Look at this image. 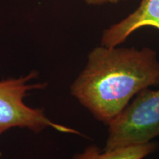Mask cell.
<instances>
[{"instance_id":"8992f818","label":"cell","mask_w":159,"mask_h":159,"mask_svg":"<svg viewBox=\"0 0 159 159\" xmlns=\"http://www.w3.org/2000/svg\"><path fill=\"white\" fill-rule=\"evenodd\" d=\"M84 1L89 5H104L107 3L111 4H116L120 2L123 1H128V0H84Z\"/></svg>"},{"instance_id":"7a4b0ae2","label":"cell","mask_w":159,"mask_h":159,"mask_svg":"<svg viewBox=\"0 0 159 159\" xmlns=\"http://www.w3.org/2000/svg\"><path fill=\"white\" fill-rule=\"evenodd\" d=\"M159 136V89H145L108 124L105 150L150 142Z\"/></svg>"},{"instance_id":"6da1fadb","label":"cell","mask_w":159,"mask_h":159,"mask_svg":"<svg viewBox=\"0 0 159 159\" xmlns=\"http://www.w3.org/2000/svg\"><path fill=\"white\" fill-rule=\"evenodd\" d=\"M159 85L153 49L97 47L71 85V94L94 118L108 125L140 91Z\"/></svg>"},{"instance_id":"3957f363","label":"cell","mask_w":159,"mask_h":159,"mask_svg":"<svg viewBox=\"0 0 159 159\" xmlns=\"http://www.w3.org/2000/svg\"><path fill=\"white\" fill-rule=\"evenodd\" d=\"M37 75L32 71L25 77L0 81V136L13 128H27L35 133L52 128L59 132L80 135L74 129L52 122L45 116L43 109L33 108L25 104L27 92L47 86L45 83L30 84Z\"/></svg>"},{"instance_id":"277c9868","label":"cell","mask_w":159,"mask_h":159,"mask_svg":"<svg viewBox=\"0 0 159 159\" xmlns=\"http://www.w3.org/2000/svg\"><path fill=\"white\" fill-rule=\"evenodd\" d=\"M147 26L159 30V0H142L134 13L105 30L101 39V46L118 47L134 31Z\"/></svg>"},{"instance_id":"5b68a950","label":"cell","mask_w":159,"mask_h":159,"mask_svg":"<svg viewBox=\"0 0 159 159\" xmlns=\"http://www.w3.org/2000/svg\"><path fill=\"white\" fill-rule=\"evenodd\" d=\"M156 149L157 144L152 142L102 150L95 145H91L83 152L75 155L71 159H143Z\"/></svg>"}]
</instances>
